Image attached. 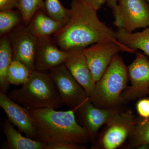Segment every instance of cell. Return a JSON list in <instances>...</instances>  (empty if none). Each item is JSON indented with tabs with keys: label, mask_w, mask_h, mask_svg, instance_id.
Instances as JSON below:
<instances>
[{
	"label": "cell",
	"mask_w": 149,
	"mask_h": 149,
	"mask_svg": "<svg viewBox=\"0 0 149 149\" xmlns=\"http://www.w3.org/2000/svg\"><path fill=\"white\" fill-rule=\"evenodd\" d=\"M63 104L74 111L89 99L83 87L73 77L64 64L50 70Z\"/></svg>",
	"instance_id": "cell-6"
},
{
	"label": "cell",
	"mask_w": 149,
	"mask_h": 149,
	"mask_svg": "<svg viewBox=\"0 0 149 149\" xmlns=\"http://www.w3.org/2000/svg\"><path fill=\"white\" fill-rule=\"evenodd\" d=\"M63 27L60 22L52 18L42 10L35 13L26 26L28 31L37 37H51Z\"/></svg>",
	"instance_id": "cell-15"
},
{
	"label": "cell",
	"mask_w": 149,
	"mask_h": 149,
	"mask_svg": "<svg viewBox=\"0 0 149 149\" xmlns=\"http://www.w3.org/2000/svg\"><path fill=\"white\" fill-rule=\"evenodd\" d=\"M35 70L47 71L64 64L68 52L62 50L51 37H37Z\"/></svg>",
	"instance_id": "cell-12"
},
{
	"label": "cell",
	"mask_w": 149,
	"mask_h": 149,
	"mask_svg": "<svg viewBox=\"0 0 149 149\" xmlns=\"http://www.w3.org/2000/svg\"><path fill=\"white\" fill-rule=\"evenodd\" d=\"M35 127L36 141L53 144L68 143L83 145L91 141L86 128L79 125L74 112L53 109H29Z\"/></svg>",
	"instance_id": "cell-2"
},
{
	"label": "cell",
	"mask_w": 149,
	"mask_h": 149,
	"mask_svg": "<svg viewBox=\"0 0 149 149\" xmlns=\"http://www.w3.org/2000/svg\"><path fill=\"white\" fill-rule=\"evenodd\" d=\"M131 134L134 146L138 147L142 144H149V120H144L136 125Z\"/></svg>",
	"instance_id": "cell-23"
},
{
	"label": "cell",
	"mask_w": 149,
	"mask_h": 149,
	"mask_svg": "<svg viewBox=\"0 0 149 149\" xmlns=\"http://www.w3.org/2000/svg\"><path fill=\"white\" fill-rule=\"evenodd\" d=\"M19 0H0V11L12 10L18 8Z\"/></svg>",
	"instance_id": "cell-26"
},
{
	"label": "cell",
	"mask_w": 149,
	"mask_h": 149,
	"mask_svg": "<svg viewBox=\"0 0 149 149\" xmlns=\"http://www.w3.org/2000/svg\"><path fill=\"white\" fill-rule=\"evenodd\" d=\"M22 22L21 13L17 10L0 11V35L1 37L10 33Z\"/></svg>",
	"instance_id": "cell-21"
},
{
	"label": "cell",
	"mask_w": 149,
	"mask_h": 149,
	"mask_svg": "<svg viewBox=\"0 0 149 149\" xmlns=\"http://www.w3.org/2000/svg\"><path fill=\"white\" fill-rule=\"evenodd\" d=\"M118 0H106L108 6L110 8H113L117 4Z\"/></svg>",
	"instance_id": "cell-28"
},
{
	"label": "cell",
	"mask_w": 149,
	"mask_h": 149,
	"mask_svg": "<svg viewBox=\"0 0 149 149\" xmlns=\"http://www.w3.org/2000/svg\"><path fill=\"white\" fill-rule=\"evenodd\" d=\"M112 9L113 24L118 29L131 33L149 27V6L144 0H119Z\"/></svg>",
	"instance_id": "cell-5"
},
{
	"label": "cell",
	"mask_w": 149,
	"mask_h": 149,
	"mask_svg": "<svg viewBox=\"0 0 149 149\" xmlns=\"http://www.w3.org/2000/svg\"><path fill=\"white\" fill-rule=\"evenodd\" d=\"M128 75V67L122 58L116 55L96 83L89 100L95 107L115 106L121 101V94L127 88Z\"/></svg>",
	"instance_id": "cell-4"
},
{
	"label": "cell",
	"mask_w": 149,
	"mask_h": 149,
	"mask_svg": "<svg viewBox=\"0 0 149 149\" xmlns=\"http://www.w3.org/2000/svg\"><path fill=\"white\" fill-rule=\"evenodd\" d=\"M128 76L131 85L121 94V101L131 100L149 91V60L147 57L138 52L136 58L128 67Z\"/></svg>",
	"instance_id": "cell-9"
},
{
	"label": "cell",
	"mask_w": 149,
	"mask_h": 149,
	"mask_svg": "<svg viewBox=\"0 0 149 149\" xmlns=\"http://www.w3.org/2000/svg\"><path fill=\"white\" fill-rule=\"evenodd\" d=\"M0 106L13 125L17 127L20 132L24 133L26 137L36 140L35 127L29 109L14 102L7 94L1 93Z\"/></svg>",
	"instance_id": "cell-11"
},
{
	"label": "cell",
	"mask_w": 149,
	"mask_h": 149,
	"mask_svg": "<svg viewBox=\"0 0 149 149\" xmlns=\"http://www.w3.org/2000/svg\"><path fill=\"white\" fill-rule=\"evenodd\" d=\"M74 112L78 115L83 127L93 139L101 127L109 122L118 111L111 108H98L89 98Z\"/></svg>",
	"instance_id": "cell-13"
},
{
	"label": "cell",
	"mask_w": 149,
	"mask_h": 149,
	"mask_svg": "<svg viewBox=\"0 0 149 149\" xmlns=\"http://www.w3.org/2000/svg\"><path fill=\"white\" fill-rule=\"evenodd\" d=\"M64 64L86 91L89 98L94 93L96 83L82 50L68 52Z\"/></svg>",
	"instance_id": "cell-14"
},
{
	"label": "cell",
	"mask_w": 149,
	"mask_h": 149,
	"mask_svg": "<svg viewBox=\"0 0 149 149\" xmlns=\"http://www.w3.org/2000/svg\"><path fill=\"white\" fill-rule=\"evenodd\" d=\"M85 1L90 3L98 10L102 7V6L105 3H106V0H85Z\"/></svg>",
	"instance_id": "cell-27"
},
{
	"label": "cell",
	"mask_w": 149,
	"mask_h": 149,
	"mask_svg": "<svg viewBox=\"0 0 149 149\" xmlns=\"http://www.w3.org/2000/svg\"><path fill=\"white\" fill-rule=\"evenodd\" d=\"M13 60V50L8 35L0 40V93L6 94L10 84L7 79L8 70Z\"/></svg>",
	"instance_id": "cell-18"
},
{
	"label": "cell",
	"mask_w": 149,
	"mask_h": 149,
	"mask_svg": "<svg viewBox=\"0 0 149 149\" xmlns=\"http://www.w3.org/2000/svg\"><path fill=\"white\" fill-rule=\"evenodd\" d=\"M136 51L123 44L110 42L96 43L83 50L96 83L101 78L113 58L119 52L135 53Z\"/></svg>",
	"instance_id": "cell-7"
},
{
	"label": "cell",
	"mask_w": 149,
	"mask_h": 149,
	"mask_svg": "<svg viewBox=\"0 0 149 149\" xmlns=\"http://www.w3.org/2000/svg\"><path fill=\"white\" fill-rule=\"evenodd\" d=\"M17 9L21 13L22 22L26 26L37 11H45V2L43 0H19Z\"/></svg>",
	"instance_id": "cell-22"
},
{
	"label": "cell",
	"mask_w": 149,
	"mask_h": 149,
	"mask_svg": "<svg viewBox=\"0 0 149 149\" xmlns=\"http://www.w3.org/2000/svg\"></svg>",
	"instance_id": "cell-30"
},
{
	"label": "cell",
	"mask_w": 149,
	"mask_h": 149,
	"mask_svg": "<svg viewBox=\"0 0 149 149\" xmlns=\"http://www.w3.org/2000/svg\"><path fill=\"white\" fill-rule=\"evenodd\" d=\"M107 124L108 128L102 141L106 149H114L120 146L131 134L136 125L130 111L118 112Z\"/></svg>",
	"instance_id": "cell-10"
},
{
	"label": "cell",
	"mask_w": 149,
	"mask_h": 149,
	"mask_svg": "<svg viewBox=\"0 0 149 149\" xmlns=\"http://www.w3.org/2000/svg\"><path fill=\"white\" fill-rule=\"evenodd\" d=\"M31 72L24 63L13 59L8 70L7 79L10 84L23 85L29 80Z\"/></svg>",
	"instance_id": "cell-19"
},
{
	"label": "cell",
	"mask_w": 149,
	"mask_h": 149,
	"mask_svg": "<svg viewBox=\"0 0 149 149\" xmlns=\"http://www.w3.org/2000/svg\"><path fill=\"white\" fill-rule=\"evenodd\" d=\"M16 103L29 109H57L63 104L49 72L35 70L29 80L19 89L7 94Z\"/></svg>",
	"instance_id": "cell-3"
},
{
	"label": "cell",
	"mask_w": 149,
	"mask_h": 149,
	"mask_svg": "<svg viewBox=\"0 0 149 149\" xmlns=\"http://www.w3.org/2000/svg\"><path fill=\"white\" fill-rule=\"evenodd\" d=\"M71 17L67 24L53 35V40L62 50H82L101 42L122 44L116 32L99 19L98 10L85 0H72Z\"/></svg>",
	"instance_id": "cell-1"
},
{
	"label": "cell",
	"mask_w": 149,
	"mask_h": 149,
	"mask_svg": "<svg viewBox=\"0 0 149 149\" xmlns=\"http://www.w3.org/2000/svg\"><path fill=\"white\" fill-rule=\"evenodd\" d=\"M82 145L68 143H58L47 144L44 149H80L85 148Z\"/></svg>",
	"instance_id": "cell-25"
},
{
	"label": "cell",
	"mask_w": 149,
	"mask_h": 149,
	"mask_svg": "<svg viewBox=\"0 0 149 149\" xmlns=\"http://www.w3.org/2000/svg\"><path fill=\"white\" fill-rule=\"evenodd\" d=\"M13 50V59L21 61L31 72L35 70L38 38L28 31L24 24H19L9 33Z\"/></svg>",
	"instance_id": "cell-8"
},
{
	"label": "cell",
	"mask_w": 149,
	"mask_h": 149,
	"mask_svg": "<svg viewBox=\"0 0 149 149\" xmlns=\"http://www.w3.org/2000/svg\"><path fill=\"white\" fill-rule=\"evenodd\" d=\"M116 38L120 42L134 50L140 49L149 56V27L141 32L130 33L118 29Z\"/></svg>",
	"instance_id": "cell-17"
},
{
	"label": "cell",
	"mask_w": 149,
	"mask_h": 149,
	"mask_svg": "<svg viewBox=\"0 0 149 149\" xmlns=\"http://www.w3.org/2000/svg\"><path fill=\"white\" fill-rule=\"evenodd\" d=\"M136 109L138 113L145 120H149V99L140 100L136 104Z\"/></svg>",
	"instance_id": "cell-24"
},
{
	"label": "cell",
	"mask_w": 149,
	"mask_h": 149,
	"mask_svg": "<svg viewBox=\"0 0 149 149\" xmlns=\"http://www.w3.org/2000/svg\"><path fill=\"white\" fill-rule=\"evenodd\" d=\"M138 148L140 149H149V144L144 143L141 144L138 147Z\"/></svg>",
	"instance_id": "cell-29"
},
{
	"label": "cell",
	"mask_w": 149,
	"mask_h": 149,
	"mask_svg": "<svg viewBox=\"0 0 149 149\" xmlns=\"http://www.w3.org/2000/svg\"><path fill=\"white\" fill-rule=\"evenodd\" d=\"M46 12L52 18L60 22L63 26L68 23L71 17V10L65 8L59 0H46Z\"/></svg>",
	"instance_id": "cell-20"
},
{
	"label": "cell",
	"mask_w": 149,
	"mask_h": 149,
	"mask_svg": "<svg viewBox=\"0 0 149 149\" xmlns=\"http://www.w3.org/2000/svg\"><path fill=\"white\" fill-rule=\"evenodd\" d=\"M2 127L9 149H44L46 143L24 137L14 128L7 118H5Z\"/></svg>",
	"instance_id": "cell-16"
}]
</instances>
